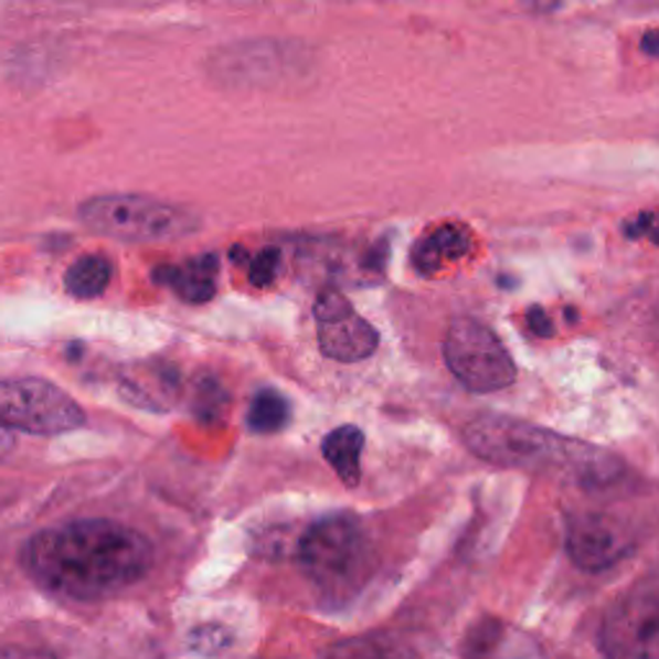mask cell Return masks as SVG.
I'll list each match as a JSON object with an SVG mask.
<instances>
[{"instance_id":"9a60e30c","label":"cell","mask_w":659,"mask_h":659,"mask_svg":"<svg viewBox=\"0 0 659 659\" xmlns=\"http://www.w3.org/2000/svg\"><path fill=\"white\" fill-rule=\"evenodd\" d=\"M111 281V263L104 255H83L65 274V289L75 299H96Z\"/></svg>"},{"instance_id":"d4e9b609","label":"cell","mask_w":659,"mask_h":659,"mask_svg":"<svg viewBox=\"0 0 659 659\" xmlns=\"http://www.w3.org/2000/svg\"><path fill=\"white\" fill-rule=\"evenodd\" d=\"M641 50H645L649 57H659V44H657V34L655 31H647L645 42H641Z\"/></svg>"},{"instance_id":"3957f363","label":"cell","mask_w":659,"mask_h":659,"mask_svg":"<svg viewBox=\"0 0 659 659\" xmlns=\"http://www.w3.org/2000/svg\"><path fill=\"white\" fill-rule=\"evenodd\" d=\"M299 564L328 603H348L369 583L374 549L361 521L330 515L309 525L299 539Z\"/></svg>"},{"instance_id":"7a4b0ae2","label":"cell","mask_w":659,"mask_h":659,"mask_svg":"<svg viewBox=\"0 0 659 659\" xmlns=\"http://www.w3.org/2000/svg\"><path fill=\"white\" fill-rule=\"evenodd\" d=\"M461 438L471 454L495 467L521 469L585 490L610 487L624 477V461L606 448L510 415H477Z\"/></svg>"},{"instance_id":"9c48e42d","label":"cell","mask_w":659,"mask_h":659,"mask_svg":"<svg viewBox=\"0 0 659 659\" xmlns=\"http://www.w3.org/2000/svg\"><path fill=\"white\" fill-rule=\"evenodd\" d=\"M315 322L320 351L332 361L355 363L369 359L379 348V332L355 312L343 294L330 289L315 301Z\"/></svg>"},{"instance_id":"ffe728a7","label":"cell","mask_w":659,"mask_h":659,"mask_svg":"<svg viewBox=\"0 0 659 659\" xmlns=\"http://www.w3.org/2000/svg\"><path fill=\"white\" fill-rule=\"evenodd\" d=\"M529 325L539 338H552L554 336V322L549 320L544 307H531L529 309Z\"/></svg>"},{"instance_id":"cb8c5ba5","label":"cell","mask_w":659,"mask_h":659,"mask_svg":"<svg viewBox=\"0 0 659 659\" xmlns=\"http://www.w3.org/2000/svg\"><path fill=\"white\" fill-rule=\"evenodd\" d=\"M521 3L533 13H552L562 0H521Z\"/></svg>"},{"instance_id":"4fadbf2b","label":"cell","mask_w":659,"mask_h":659,"mask_svg":"<svg viewBox=\"0 0 659 659\" xmlns=\"http://www.w3.org/2000/svg\"><path fill=\"white\" fill-rule=\"evenodd\" d=\"M471 251V235L461 224H444L425 235L413 251V266L417 274L433 276L451 263L461 261Z\"/></svg>"},{"instance_id":"ba28073f","label":"cell","mask_w":659,"mask_h":659,"mask_svg":"<svg viewBox=\"0 0 659 659\" xmlns=\"http://www.w3.org/2000/svg\"><path fill=\"white\" fill-rule=\"evenodd\" d=\"M637 549V536L621 518L603 510H587L572 518L567 529L570 560L585 572H606Z\"/></svg>"},{"instance_id":"6da1fadb","label":"cell","mask_w":659,"mask_h":659,"mask_svg":"<svg viewBox=\"0 0 659 659\" xmlns=\"http://www.w3.org/2000/svg\"><path fill=\"white\" fill-rule=\"evenodd\" d=\"M152 544L114 521H75L39 531L21 552V567L46 593L75 603L114 598L152 567Z\"/></svg>"},{"instance_id":"277c9868","label":"cell","mask_w":659,"mask_h":659,"mask_svg":"<svg viewBox=\"0 0 659 659\" xmlns=\"http://www.w3.org/2000/svg\"><path fill=\"white\" fill-rule=\"evenodd\" d=\"M77 216L91 232L119 243H170L201 230L199 214L191 209L137 193L88 199Z\"/></svg>"},{"instance_id":"2e32d148","label":"cell","mask_w":659,"mask_h":659,"mask_svg":"<svg viewBox=\"0 0 659 659\" xmlns=\"http://www.w3.org/2000/svg\"><path fill=\"white\" fill-rule=\"evenodd\" d=\"M289 400H286L281 392L261 390L251 402L245 423L253 433H263V436H266V433L284 431L286 423H289Z\"/></svg>"},{"instance_id":"52a82bcc","label":"cell","mask_w":659,"mask_h":659,"mask_svg":"<svg viewBox=\"0 0 659 659\" xmlns=\"http://www.w3.org/2000/svg\"><path fill=\"white\" fill-rule=\"evenodd\" d=\"M600 649L606 659H659V580L649 572L634 583L600 626Z\"/></svg>"},{"instance_id":"8fae6325","label":"cell","mask_w":659,"mask_h":659,"mask_svg":"<svg viewBox=\"0 0 659 659\" xmlns=\"http://www.w3.org/2000/svg\"><path fill=\"white\" fill-rule=\"evenodd\" d=\"M119 392L135 407L170 410L181 392V374L170 363H142L124 371Z\"/></svg>"},{"instance_id":"5b68a950","label":"cell","mask_w":659,"mask_h":659,"mask_svg":"<svg viewBox=\"0 0 659 659\" xmlns=\"http://www.w3.org/2000/svg\"><path fill=\"white\" fill-rule=\"evenodd\" d=\"M0 423L31 436H62L85 425V413L44 379H0Z\"/></svg>"},{"instance_id":"8992f818","label":"cell","mask_w":659,"mask_h":659,"mask_svg":"<svg viewBox=\"0 0 659 659\" xmlns=\"http://www.w3.org/2000/svg\"><path fill=\"white\" fill-rule=\"evenodd\" d=\"M444 359L469 392L490 394L515 382L518 369L500 338L479 320H456L446 332Z\"/></svg>"},{"instance_id":"7402d4cb","label":"cell","mask_w":659,"mask_h":659,"mask_svg":"<svg viewBox=\"0 0 659 659\" xmlns=\"http://www.w3.org/2000/svg\"><path fill=\"white\" fill-rule=\"evenodd\" d=\"M0 659H54V657L44 655V652H34V649L6 647V649H0Z\"/></svg>"},{"instance_id":"d6986e66","label":"cell","mask_w":659,"mask_h":659,"mask_svg":"<svg viewBox=\"0 0 659 659\" xmlns=\"http://www.w3.org/2000/svg\"><path fill=\"white\" fill-rule=\"evenodd\" d=\"M230 645V634L222 626H199L191 634V647L201 655H220Z\"/></svg>"},{"instance_id":"ac0fdd59","label":"cell","mask_w":659,"mask_h":659,"mask_svg":"<svg viewBox=\"0 0 659 659\" xmlns=\"http://www.w3.org/2000/svg\"><path fill=\"white\" fill-rule=\"evenodd\" d=\"M224 402H227V394L222 392V386L214 382V379H201L196 384V407H199V417L204 421H214L220 417Z\"/></svg>"},{"instance_id":"44dd1931","label":"cell","mask_w":659,"mask_h":659,"mask_svg":"<svg viewBox=\"0 0 659 659\" xmlns=\"http://www.w3.org/2000/svg\"><path fill=\"white\" fill-rule=\"evenodd\" d=\"M652 222H655V216L649 214V212H647V214H639L637 220L626 224V237H631V240L641 237V235H645L647 230H652Z\"/></svg>"},{"instance_id":"603a6c76","label":"cell","mask_w":659,"mask_h":659,"mask_svg":"<svg viewBox=\"0 0 659 659\" xmlns=\"http://www.w3.org/2000/svg\"><path fill=\"white\" fill-rule=\"evenodd\" d=\"M15 448V436L13 431L8 428V425L0 423V459H6L8 454H11Z\"/></svg>"},{"instance_id":"30bf717a","label":"cell","mask_w":659,"mask_h":659,"mask_svg":"<svg viewBox=\"0 0 659 659\" xmlns=\"http://www.w3.org/2000/svg\"><path fill=\"white\" fill-rule=\"evenodd\" d=\"M467 659H554L549 657L539 641L523 631L508 629L506 624L487 618V621L471 626L467 645Z\"/></svg>"},{"instance_id":"7c38bea8","label":"cell","mask_w":659,"mask_h":659,"mask_svg":"<svg viewBox=\"0 0 659 659\" xmlns=\"http://www.w3.org/2000/svg\"><path fill=\"white\" fill-rule=\"evenodd\" d=\"M216 276H220V258L214 253L199 255L183 266H160L152 270L155 284L170 286L189 305H204L214 297Z\"/></svg>"},{"instance_id":"5bb4252c","label":"cell","mask_w":659,"mask_h":659,"mask_svg":"<svg viewBox=\"0 0 659 659\" xmlns=\"http://www.w3.org/2000/svg\"><path fill=\"white\" fill-rule=\"evenodd\" d=\"M363 431L355 425H340L330 431L322 440L325 461L336 469L340 482L346 487H355L361 482V454H363Z\"/></svg>"},{"instance_id":"e0dca14e","label":"cell","mask_w":659,"mask_h":659,"mask_svg":"<svg viewBox=\"0 0 659 659\" xmlns=\"http://www.w3.org/2000/svg\"><path fill=\"white\" fill-rule=\"evenodd\" d=\"M278 268H281V251H278V247H266V251H261L255 258H251V266H247V278H251L253 286L263 289V286L276 281Z\"/></svg>"}]
</instances>
